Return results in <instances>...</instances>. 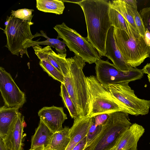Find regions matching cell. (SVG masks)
I'll return each mask as SVG.
<instances>
[{"label": "cell", "mask_w": 150, "mask_h": 150, "mask_svg": "<svg viewBox=\"0 0 150 150\" xmlns=\"http://www.w3.org/2000/svg\"><path fill=\"white\" fill-rule=\"evenodd\" d=\"M19 108H8L4 105L0 108V138L4 139L9 127L17 118Z\"/></svg>", "instance_id": "ac0fdd59"}, {"label": "cell", "mask_w": 150, "mask_h": 150, "mask_svg": "<svg viewBox=\"0 0 150 150\" xmlns=\"http://www.w3.org/2000/svg\"><path fill=\"white\" fill-rule=\"evenodd\" d=\"M36 7L40 11L58 15L62 14L65 8L64 2L58 0H36Z\"/></svg>", "instance_id": "ffe728a7"}, {"label": "cell", "mask_w": 150, "mask_h": 150, "mask_svg": "<svg viewBox=\"0 0 150 150\" xmlns=\"http://www.w3.org/2000/svg\"><path fill=\"white\" fill-rule=\"evenodd\" d=\"M102 127V125L98 126L96 125L94 117L93 123L91 125L86 136V142L85 147L87 146L91 142L99 133Z\"/></svg>", "instance_id": "f1b7e54d"}, {"label": "cell", "mask_w": 150, "mask_h": 150, "mask_svg": "<svg viewBox=\"0 0 150 150\" xmlns=\"http://www.w3.org/2000/svg\"><path fill=\"white\" fill-rule=\"evenodd\" d=\"M45 150H53L50 148H49L46 149H45Z\"/></svg>", "instance_id": "8d00e7d4"}, {"label": "cell", "mask_w": 150, "mask_h": 150, "mask_svg": "<svg viewBox=\"0 0 150 150\" xmlns=\"http://www.w3.org/2000/svg\"><path fill=\"white\" fill-rule=\"evenodd\" d=\"M144 132L142 125L132 124L119 139L113 150H137L138 142Z\"/></svg>", "instance_id": "9a60e30c"}, {"label": "cell", "mask_w": 150, "mask_h": 150, "mask_svg": "<svg viewBox=\"0 0 150 150\" xmlns=\"http://www.w3.org/2000/svg\"><path fill=\"white\" fill-rule=\"evenodd\" d=\"M86 136L77 144L72 150H82L86 145Z\"/></svg>", "instance_id": "4dcf8cb0"}, {"label": "cell", "mask_w": 150, "mask_h": 150, "mask_svg": "<svg viewBox=\"0 0 150 150\" xmlns=\"http://www.w3.org/2000/svg\"><path fill=\"white\" fill-rule=\"evenodd\" d=\"M70 76L64 77V84L77 111L78 117L88 115L90 97L86 77L83 69L86 64L80 57L75 55L67 58Z\"/></svg>", "instance_id": "7a4b0ae2"}, {"label": "cell", "mask_w": 150, "mask_h": 150, "mask_svg": "<svg viewBox=\"0 0 150 150\" xmlns=\"http://www.w3.org/2000/svg\"><path fill=\"white\" fill-rule=\"evenodd\" d=\"M33 47L40 60H46L60 71L64 77L70 76L69 67L66 58V53L57 54L49 46L42 48L39 45H37Z\"/></svg>", "instance_id": "8fae6325"}, {"label": "cell", "mask_w": 150, "mask_h": 150, "mask_svg": "<svg viewBox=\"0 0 150 150\" xmlns=\"http://www.w3.org/2000/svg\"><path fill=\"white\" fill-rule=\"evenodd\" d=\"M110 7L119 12L135 31L139 34L129 9L124 0L110 1Z\"/></svg>", "instance_id": "7402d4cb"}, {"label": "cell", "mask_w": 150, "mask_h": 150, "mask_svg": "<svg viewBox=\"0 0 150 150\" xmlns=\"http://www.w3.org/2000/svg\"><path fill=\"white\" fill-rule=\"evenodd\" d=\"M54 29L57 33V39H62L69 50L81 58L85 62L92 64L101 59L98 51L87 38L68 27L65 23L57 25Z\"/></svg>", "instance_id": "8992f818"}, {"label": "cell", "mask_w": 150, "mask_h": 150, "mask_svg": "<svg viewBox=\"0 0 150 150\" xmlns=\"http://www.w3.org/2000/svg\"><path fill=\"white\" fill-rule=\"evenodd\" d=\"M95 63L96 78L105 87L122 82H129L141 79L144 75L142 70L136 67L130 71H120L108 60L100 59Z\"/></svg>", "instance_id": "ba28073f"}, {"label": "cell", "mask_w": 150, "mask_h": 150, "mask_svg": "<svg viewBox=\"0 0 150 150\" xmlns=\"http://www.w3.org/2000/svg\"><path fill=\"white\" fill-rule=\"evenodd\" d=\"M25 124L24 116L19 112L17 118L10 126L4 139H2L7 150H22Z\"/></svg>", "instance_id": "5bb4252c"}, {"label": "cell", "mask_w": 150, "mask_h": 150, "mask_svg": "<svg viewBox=\"0 0 150 150\" xmlns=\"http://www.w3.org/2000/svg\"><path fill=\"white\" fill-rule=\"evenodd\" d=\"M127 6L129 9L131 14L133 18L139 34L141 36L144 37L145 32V28L142 18L137 11V7H131L127 5Z\"/></svg>", "instance_id": "484cf974"}, {"label": "cell", "mask_w": 150, "mask_h": 150, "mask_svg": "<svg viewBox=\"0 0 150 150\" xmlns=\"http://www.w3.org/2000/svg\"><path fill=\"white\" fill-rule=\"evenodd\" d=\"M147 77L149 81V83H150V76H149L148 75H147Z\"/></svg>", "instance_id": "d590c367"}, {"label": "cell", "mask_w": 150, "mask_h": 150, "mask_svg": "<svg viewBox=\"0 0 150 150\" xmlns=\"http://www.w3.org/2000/svg\"><path fill=\"white\" fill-rule=\"evenodd\" d=\"M83 12L88 41L101 56L105 55V44L108 31L112 26L109 16L110 1L83 0L76 3Z\"/></svg>", "instance_id": "6da1fadb"}, {"label": "cell", "mask_w": 150, "mask_h": 150, "mask_svg": "<svg viewBox=\"0 0 150 150\" xmlns=\"http://www.w3.org/2000/svg\"><path fill=\"white\" fill-rule=\"evenodd\" d=\"M109 16L112 26L114 28L125 31L128 35L136 39L142 37L119 12L110 6Z\"/></svg>", "instance_id": "d6986e66"}, {"label": "cell", "mask_w": 150, "mask_h": 150, "mask_svg": "<svg viewBox=\"0 0 150 150\" xmlns=\"http://www.w3.org/2000/svg\"><path fill=\"white\" fill-rule=\"evenodd\" d=\"M142 70L144 74H147L150 76V63H147Z\"/></svg>", "instance_id": "d6a6232c"}, {"label": "cell", "mask_w": 150, "mask_h": 150, "mask_svg": "<svg viewBox=\"0 0 150 150\" xmlns=\"http://www.w3.org/2000/svg\"><path fill=\"white\" fill-rule=\"evenodd\" d=\"M126 4L128 6L131 7L137 6V1L136 0H124Z\"/></svg>", "instance_id": "1f68e13d"}, {"label": "cell", "mask_w": 150, "mask_h": 150, "mask_svg": "<svg viewBox=\"0 0 150 150\" xmlns=\"http://www.w3.org/2000/svg\"><path fill=\"white\" fill-rule=\"evenodd\" d=\"M94 117L88 115L77 117L74 119L72 126L70 128V140L66 150H72L86 136L93 123Z\"/></svg>", "instance_id": "2e32d148"}, {"label": "cell", "mask_w": 150, "mask_h": 150, "mask_svg": "<svg viewBox=\"0 0 150 150\" xmlns=\"http://www.w3.org/2000/svg\"><path fill=\"white\" fill-rule=\"evenodd\" d=\"M114 34L118 48L131 66L136 67L149 57L150 48L143 37L136 39L128 35L125 31L114 28Z\"/></svg>", "instance_id": "52a82bcc"}, {"label": "cell", "mask_w": 150, "mask_h": 150, "mask_svg": "<svg viewBox=\"0 0 150 150\" xmlns=\"http://www.w3.org/2000/svg\"><path fill=\"white\" fill-rule=\"evenodd\" d=\"M45 149L44 146H42L38 147L33 150H45Z\"/></svg>", "instance_id": "e575fe53"}, {"label": "cell", "mask_w": 150, "mask_h": 150, "mask_svg": "<svg viewBox=\"0 0 150 150\" xmlns=\"http://www.w3.org/2000/svg\"><path fill=\"white\" fill-rule=\"evenodd\" d=\"M39 64L44 71L54 79L64 84V76L62 74L47 60H40Z\"/></svg>", "instance_id": "603a6c76"}, {"label": "cell", "mask_w": 150, "mask_h": 150, "mask_svg": "<svg viewBox=\"0 0 150 150\" xmlns=\"http://www.w3.org/2000/svg\"><path fill=\"white\" fill-rule=\"evenodd\" d=\"M34 11L33 9H20L16 11L12 10L11 15L16 18L26 21L29 20L33 16L32 13Z\"/></svg>", "instance_id": "4316f807"}, {"label": "cell", "mask_w": 150, "mask_h": 150, "mask_svg": "<svg viewBox=\"0 0 150 150\" xmlns=\"http://www.w3.org/2000/svg\"><path fill=\"white\" fill-rule=\"evenodd\" d=\"M0 150H7L2 139L0 138Z\"/></svg>", "instance_id": "836d02e7"}, {"label": "cell", "mask_w": 150, "mask_h": 150, "mask_svg": "<svg viewBox=\"0 0 150 150\" xmlns=\"http://www.w3.org/2000/svg\"><path fill=\"white\" fill-rule=\"evenodd\" d=\"M70 128L65 127L61 131L54 133L50 145L53 150H66L70 140Z\"/></svg>", "instance_id": "44dd1931"}, {"label": "cell", "mask_w": 150, "mask_h": 150, "mask_svg": "<svg viewBox=\"0 0 150 150\" xmlns=\"http://www.w3.org/2000/svg\"><path fill=\"white\" fill-rule=\"evenodd\" d=\"M129 83L124 82L105 87L125 108L129 114L136 116L147 114L150 100L138 98L129 86Z\"/></svg>", "instance_id": "9c48e42d"}, {"label": "cell", "mask_w": 150, "mask_h": 150, "mask_svg": "<svg viewBox=\"0 0 150 150\" xmlns=\"http://www.w3.org/2000/svg\"><path fill=\"white\" fill-rule=\"evenodd\" d=\"M114 27L112 26L108 33L105 44V55L119 70L130 71L134 68L126 61L117 45L114 36Z\"/></svg>", "instance_id": "4fadbf2b"}, {"label": "cell", "mask_w": 150, "mask_h": 150, "mask_svg": "<svg viewBox=\"0 0 150 150\" xmlns=\"http://www.w3.org/2000/svg\"><path fill=\"white\" fill-rule=\"evenodd\" d=\"M40 119L54 133L62 130V124L67 119L62 107H44L38 112Z\"/></svg>", "instance_id": "7c38bea8"}, {"label": "cell", "mask_w": 150, "mask_h": 150, "mask_svg": "<svg viewBox=\"0 0 150 150\" xmlns=\"http://www.w3.org/2000/svg\"><path fill=\"white\" fill-rule=\"evenodd\" d=\"M54 133L41 120L31 140L30 149L43 146L45 149L50 147Z\"/></svg>", "instance_id": "e0dca14e"}, {"label": "cell", "mask_w": 150, "mask_h": 150, "mask_svg": "<svg viewBox=\"0 0 150 150\" xmlns=\"http://www.w3.org/2000/svg\"><path fill=\"white\" fill-rule=\"evenodd\" d=\"M59 95L62 98L64 107L68 110L70 116L72 118L75 119L78 117L77 111L64 84H61Z\"/></svg>", "instance_id": "cb8c5ba5"}, {"label": "cell", "mask_w": 150, "mask_h": 150, "mask_svg": "<svg viewBox=\"0 0 150 150\" xmlns=\"http://www.w3.org/2000/svg\"><path fill=\"white\" fill-rule=\"evenodd\" d=\"M0 91L7 107L21 108L26 102L25 93L18 86L11 74L0 67Z\"/></svg>", "instance_id": "30bf717a"}, {"label": "cell", "mask_w": 150, "mask_h": 150, "mask_svg": "<svg viewBox=\"0 0 150 150\" xmlns=\"http://www.w3.org/2000/svg\"><path fill=\"white\" fill-rule=\"evenodd\" d=\"M33 17L25 21L11 15L7 17L4 23L5 28L3 30L6 38L7 44L5 47L12 54L19 56L25 54L29 58L27 49L36 45L38 40H33L35 37L30 30V26L33 24L31 21Z\"/></svg>", "instance_id": "277c9868"}, {"label": "cell", "mask_w": 150, "mask_h": 150, "mask_svg": "<svg viewBox=\"0 0 150 150\" xmlns=\"http://www.w3.org/2000/svg\"><path fill=\"white\" fill-rule=\"evenodd\" d=\"M86 78L90 97L89 116L93 117L118 111L128 113L125 108L96 76L91 75Z\"/></svg>", "instance_id": "5b68a950"}, {"label": "cell", "mask_w": 150, "mask_h": 150, "mask_svg": "<svg viewBox=\"0 0 150 150\" xmlns=\"http://www.w3.org/2000/svg\"><path fill=\"white\" fill-rule=\"evenodd\" d=\"M47 39L45 41L39 42L38 41L37 45H47L53 48L55 47L58 53H66V44L63 41L57 39L50 38L46 36Z\"/></svg>", "instance_id": "d4e9b609"}, {"label": "cell", "mask_w": 150, "mask_h": 150, "mask_svg": "<svg viewBox=\"0 0 150 150\" xmlns=\"http://www.w3.org/2000/svg\"><path fill=\"white\" fill-rule=\"evenodd\" d=\"M108 114L99 133L82 150H111L122 134L132 125L129 114L118 111Z\"/></svg>", "instance_id": "3957f363"}, {"label": "cell", "mask_w": 150, "mask_h": 150, "mask_svg": "<svg viewBox=\"0 0 150 150\" xmlns=\"http://www.w3.org/2000/svg\"><path fill=\"white\" fill-rule=\"evenodd\" d=\"M142 18L145 30H148L150 33V7L144 8L139 12ZM149 56L150 57V46Z\"/></svg>", "instance_id": "83f0119b"}, {"label": "cell", "mask_w": 150, "mask_h": 150, "mask_svg": "<svg viewBox=\"0 0 150 150\" xmlns=\"http://www.w3.org/2000/svg\"><path fill=\"white\" fill-rule=\"evenodd\" d=\"M29 150H32V149H29Z\"/></svg>", "instance_id": "74e56055"}, {"label": "cell", "mask_w": 150, "mask_h": 150, "mask_svg": "<svg viewBox=\"0 0 150 150\" xmlns=\"http://www.w3.org/2000/svg\"><path fill=\"white\" fill-rule=\"evenodd\" d=\"M108 115V114H103L94 117L96 125L98 126L103 124L107 120Z\"/></svg>", "instance_id": "f546056e"}]
</instances>
